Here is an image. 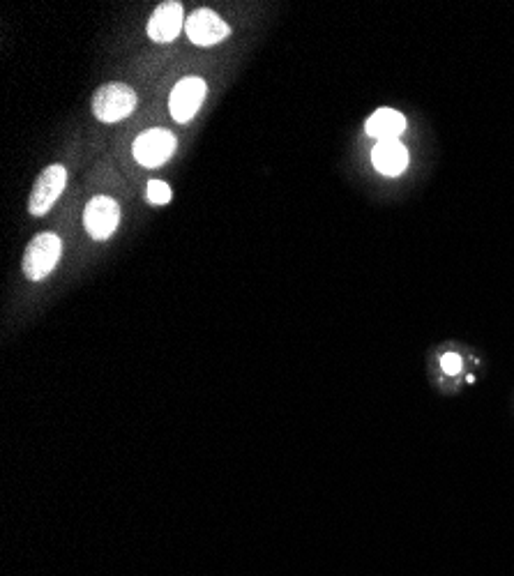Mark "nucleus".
<instances>
[{
	"label": "nucleus",
	"mask_w": 514,
	"mask_h": 576,
	"mask_svg": "<svg viewBox=\"0 0 514 576\" xmlns=\"http://www.w3.org/2000/svg\"><path fill=\"white\" fill-rule=\"evenodd\" d=\"M441 367H443V371H445V374H448V376H457L459 371H461L459 355H455V353L443 355V358H441Z\"/></svg>",
	"instance_id": "12"
},
{
	"label": "nucleus",
	"mask_w": 514,
	"mask_h": 576,
	"mask_svg": "<svg viewBox=\"0 0 514 576\" xmlns=\"http://www.w3.org/2000/svg\"><path fill=\"white\" fill-rule=\"evenodd\" d=\"M63 254V242L56 233H40L28 242L24 254V275L30 282H42L51 275Z\"/></svg>",
	"instance_id": "1"
},
{
	"label": "nucleus",
	"mask_w": 514,
	"mask_h": 576,
	"mask_svg": "<svg viewBox=\"0 0 514 576\" xmlns=\"http://www.w3.org/2000/svg\"><path fill=\"white\" fill-rule=\"evenodd\" d=\"M136 109V93L125 83H109L93 95V113L100 123H118Z\"/></svg>",
	"instance_id": "2"
},
{
	"label": "nucleus",
	"mask_w": 514,
	"mask_h": 576,
	"mask_svg": "<svg viewBox=\"0 0 514 576\" xmlns=\"http://www.w3.org/2000/svg\"><path fill=\"white\" fill-rule=\"evenodd\" d=\"M183 28H185L183 5L180 3H162L148 21V37L153 42L169 44V42L176 40Z\"/></svg>",
	"instance_id": "8"
},
{
	"label": "nucleus",
	"mask_w": 514,
	"mask_h": 576,
	"mask_svg": "<svg viewBox=\"0 0 514 576\" xmlns=\"http://www.w3.org/2000/svg\"><path fill=\"white\" fill-rule=\"evenodd\" d=\"M365 130L369 136H374L376 141L397 139V136L406 130V118L395 109H379L367 120Z\"/></svg>",
	"instance_id": "10"
},
{
	"label": "nucleus",
	"mask_w": 514,
	"mask_h": 576,
	"mask_svg": "<svg viewBox=\"0 0 514 576\" xmlns=\"http://www.w3.org/2000/svg\"><path fill=\"white\" fill-rule=\"evenodd\" d=\"M372 164L383 176H402L408 166V150L399 139L379 141L372 150Z\"/></svg>",
	"instance_id": "9"
},
{
	"label": "nucleus",
	"mask_w": 514,
	"mask_h": 576,
	"mask_svg": "<svg viewBox=\"0 0 514 576\" xmlns=\"http://www.w3.org/2000/svg\"><path fill=\"white\" fill-rule=\"evenodd\" d=\"M185 33L194 44L199 47H213L226 40L231 33V28L226 26V21L217 17L213 10H196L190 19L185 21Z\"/></svg>",
	"instance_id": "7"
},
{
	"label": "nucleus",
	"mask_w": 514,
	"mask_h": 576,
	"mask_svg": "<svg viewBox=\"0 0 514 576\" xmlns=\"http://www.w3.org/2000/svg\"><path fill=\"white\" fill-rule=\"evenodd\" d=\"M208 86L206 81L199 77H187L176 83V88L171 90L169 97V111L176 123H190L196 116V111L201 109L203 100H206Z\"/></svg>",
	"instance_id": "4"
},
{
	"label": "nucleus",
	"mask_w": 514,
	"mask_h": 576,
	"mask_svg": "<svg viewBox=\"0 0 514 576\" xmlns=\"http://www.w3.org/2000/svg\"><path fill=\"white\" fill-rule=\"evenodd\" d=\"M120 222L118 203L109 196H95L83 212V226L93 240H107L113 236Z\"/></svg>",
	"instance_id": "6"
},
{
	"label": "nucleus",
	"mask_w": 514,
	"mask_h": 576,
	"mask_svg": "<svg viewBox=\"0 0 514 576\" xmlns=\"http://www.w3.org/2000/svg\"><path fill=\"white\" fill-rule=\"evenodd\" d=\"M176 136L169 130H148L136 136L132 153L134 159L146 169H157V166L166 164L171 159V155L176 153Z\"/></svg>",
	"instance_id": "3"
},
{
	"label": "nucleus",
	"mask_w": 514,
	"mask_h": 576,
	"mask_svg": "<svg viewBox=\"0 0 514 576\" xmlns=\"http://www.w3.org/2000/svg\"><path fill=\"white\" fill-rule=\"evenodd\" d=\"M146 196L148 201L153 203V206H166V203L171 201V187L162 183V180H150L148 187H146Z\"/></svg>",
	"instance_id": "11"
},
{
	"label": "nucleus",
	"mask_w": 514,
	"mask_h": 576,
	"mask_svg": "<svg viewBox=\"0 0 514 576\" xmlns=\"http://www.w3.org/2000/svg\"><path fill=\"white\" fill-rule=\"evenodd\" d=\"M65 185H67L65 166L54 164V166H49V169H44L40 180H37L33 187V192H30V201H28L30 215H35V217L47 215L51 206L58 201V196L63 194Z\"/></svg>",
	"instance_id": "5"
}]
</instances>
